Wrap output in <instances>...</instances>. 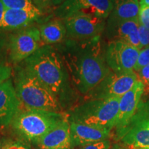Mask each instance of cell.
<instances>
[{
	"instance_id": "1",
	"label": "cell",
	"mask_w": 149,
	"mask_h": 149,
	"mask_svg": "<svg viewBox=\"0 0 149 149\" xmlns=\"http://www.w3.org/2000/svg\"><path fill=\"white\" fill-rule=\"evenodd\" d=\"M59 53L74 86L82 94L90 93L111 71L100 37L84 40L68 39Z\"/></svg>"
},
{
	"instance_id": "2",
	"label": "cell",
	"mask_w": 149,
	"mask_h": 149,
	"mask_svg": "<svg viewBox=\"0 0 149 149\" xmlns=\"http://www.w3.org/2000/svg\"><path fill=\"white\" fill-rule=\"evenodd\" d=\"M22 62V66L56 96L60 93L66 81V70L59 52L53 46H42Z\"/></svg>"
},
{
	"instance_id": "3",
	"label": "cell",
	"mask_w": 149,
	"mask_h": 149,
	"mask_svg": "<svg viewBox=\"0 0 149 149\" xmlns=\"http://www.w3.org/2000/svg\"><path fill=\"white\" fill-rule=\"evenodd\" d=\"M66 120V115L59 112L21 107L10 124L15 134L22 141L36 144L50 130Z\"/></svg>"
},
{
	"instance_id": "4",
	"label": "cell",
	"mask_w": 149,
	"mask_h": 149,
	"mask_svg": "<svg viewBox=\"0 0 149 149\" xmlns=\"http://www.w3.org/2000/svg\"><path fill=\"white\" fill-rule=\"evenodd\" d=\"M14 86L22 107L29 109L59 112L57 96L22 66L15 68Z\"/></svg>"
},
{
	"instance_id": "5",
	"label": "cell",
	"mask_w": 149,
	"mask_h": 149,
	"mask_svg": "<svg viewBox=\"0 0 149 149\" xmlns=\"http://www.w3.org/2000/svg\"><path fill=\"white\" fill-rule=\"evenodd\" d=\"M120 97L91 99L78 106L70 114V122L111 131L116 124Z\"/></svg>"
},
{
	"instance_id": "6",
	"label": "cell",
	"mask_w": 149,
	"mask_h": 149,
	"mask_svg": "<svg viewBox=\"0 0 149 149\" xmlns=\"http://www.w3.org/2000/svg\"><path fill=\"white\" fill-rule=\"evenodd\" d=\"M117 134L130 148L149 147V104H139L128 124Z\"/></svg>"
},
{
	"instance_id": "7",
	"label": "cell",
	"mask_w": 149,
	"mask_h": 149,
	"mask_svg": "<svg viewBox=\"0 0 149 149\" xmlns=\"http://www.w3.org/2000/svg\"><path fill=\"white\" fill-rule=\"evenodd\" d=\"M66 37L84 40L101 37L105 29V19L83 13H76L63 19Z\"/></svg>"
},
{
	"instance_id": "8",
	"label": "cell",
	"mask_w": 149,
	"mask_h": 149,
	"mask_svg": "<svg viewBox=\"0 0 149 149\" xmlns=\"http://www.w3.org/2000/svg\"><path fill=\"white\" fill-rule=\"evenodd\" d=\"M138 81V76L134 70L116 72L111 71L90 94L92 99H104L118 97L128 92Z\"/></svg>"
},
{
	"instance_id": "9",
	"label": "cell",
	"mask_w": 149,
	"mask_h": 149,
	"mask_svg": "<svg viewBox=\"0 0 149 149\" xmlns=\"http://www.w3.org/2000/svg\"><path fill=\"white\" fill-rule=\"evenodd\" d=\"M43 46L38 28H26L10 37L9 50L11 61L14 64L22 62Z\"/></svg>"
},
{
	"instance_id": "10",
	"label": "cell",
	"mask_w": 149,
	"mask_h": 149,
	"mask_svg": "<svg viewBox=\"0 0 149 149\" xmlns=\"http://www.w3.org/2000/svg\"><path fill=\"white\" fill-rule=\"evenodd\" d=\"M140 50L122 41H110L105 48V59L112 71L134 70Z\"/></svg>"
},
{
	"instance_id": "11",
	"label": "cell",
	"mask_w": 149,
	"mask_h": 149,
	"mask_svg": "<svg viewBox=\"0 0 149 149\" xmlns=\"http://www.w3.org/2000/svg\"><path fill=\"white\" fill-rule=\"evenodd\" d=\"M112 9L111 0H66L57 6L55 15L63 19L73 13H83L105 19L109 17Z\"/></svg>"
},
{
	"instance_id": "12",
	"label": "cell",
	"mask_w": 149,
	"mask_h": 149,
	"mask_svg": "<svg viewBox=\"0 0 149 149\" xmlns=\"http://www.w3.org/2000/svg\"><path fill=\"white\" fill-rule=\"evenodd\" d=\"M144 93V86L138 80L133 88L121 97L118 116L115 126L117 133L125 127L135 115Z\"/></svg>"
},
{
	"instance_id": "13",
	"label": "cell",
	"mask_w": 149,
	"mask_h": 149,
	"mask_svg": "<svg viewBox=\"0 0 149 149\" xmlns=\"http://www.w3.org/2000/svg\"><path fill=\"white\" fill-rule=\"evenodd\" d=\"M139 19L120 22H107V35L110 41H122L141 50L139 38Z\"/></svg>"
},
{
	"instance_id": "14",
	"label": "cell",
	"mask_w": 149,
	"mask_h": 149,
	"mask_svg": "<svg viewBox=\"0 0 149 149\" xmlns=\"http://www.w3.org/2000/svg\"><path fill=\"white\" fill-rule=\"evenodd\" d=\"M21 107L15 86L9 79L0 86V127L10 124Z\"/></svg>"
},
{
	"instance_id": "15",
	"label": "cell",
	"mask_w": 149,
	"mask_h": 149,
	"mask_svg": "<svg viewBox=\"0 0 149 149\" xmlns=\"http://www.w3.org/2000/svg\"><path fill=\"white\" fill-rule=\"evenodd\" d=\"M36 145L40 149H72L70 122L68 119L56 126L40 140Z\"/></svg>"
},
{
	"instance_id": "16",
	"label": "cell",
	"mask_w": 149,
	"mask_h": 149,
	"mask_svg": "<svg viewBox=\"0 0 149 149\" xmlns=\"http://www.w3.org/2000/svg\"><path fill=\"white\" fill-rule=\"evenodd\" d=\"M72 148L107 139L110 130L101 129L80 123L70 122Z\"/></svg>"
},
{
	"instance_id": "17",
	"label": "cell",
	"mask_w": 149,
	"mask_h": 149,
	"mask_svg": "<svg viewBox=\"0 0 149 149\" xmlns=\"http://www.w3.org/2000/svg\"><path fill=\"white\" fill-rule=\"evenodd\" d=\"M43 15L39 9H8L6 10L1 29L15 30L26 28L37 21Z\"/></svg>"
},
{
	"instance_id": "18",
	"label": "cell",
	"mask_w": 149,
	"mask_h": 149,
	"mask_svg": "<svg viewBox=\"0 0 149 149\" xmlns=\"http://www.w3.org/2000/svg\"><path fill=\"white\" fill-rule=\"evenodd\" d=\"M113 9L108 22L137 19L139 17L138 0H111Z\"/></svg>"
},
{
	"instance_id": "19",
	"label": "cell",
	"mask_w": 149,
	"mask_h": 149,
	"mask_svg": "<svg viewBox=\"0 0 149 149\" xmlns=\"http://www.w3.org/2000/svg\"><path fill=\"white\" fill-rule=\"evenodd\" d=\"M44 45H50L62 42L66 37L64 22L61 19H53L42 24L39 28Z\"/></svg>"
},
{
	"instance_id": "20",
	"label": "cell",
	"mask_w": 149,
	"mask_h": 149,
	"mask_svg": "<svg viewBox=\"0 0 149 149\" xmlns=\"http://www.w3.org/2000/svg\"><path fill=\"white\" fill-rule=\"evenodd\" d=\"M8 9H24V10H35L38 9L33 4L31 0H1Z\"/></svg>"
},
{
	"instance_id": "21",
	"label": "cell",
	"mask_w": 149,
	"mask_h": 149,
	"mask_svg": "<svg viewBox=\"0 0 149 149\" xmlns=\"http://www.w3.org/2000/svg\"><path fill=\"white\" fill-rule=\"evenodd\" d=\"M149 64V46L141 48L134 68V71L138 72L141 68Z\"/></svg>"
},
{
	"instance_id": "22",
	"label": "cell",
	"mask_w": 149,
	"mask_h": 149,
	"mask_svg": "<svg viewBox=\"0 0 149 149\" xmlns=\"http://www.w3.org/2000/svg\"><path fill=\"white\" fill-rule=\"evenodd\" d=\"M138 19L141 25L149 29V6L139 4Z\"/></svg>"
},
{
	"instance_id": "23",
	"label": "cell",
	"mask_w": 149,
	"mask_h": 149,
	"mask_svg": "<svg viewBox=\"0 0 149 149\" xmlns=\"http://www.w3.org/2000/svg\"><path fill=\"white\" fill-rule=\"evenodd\" d=\"M13 70L10 65L0 61V86L6 81L10 79Z\"/></svg>"
},
{
	"instance_id": "24",
	"label": "cell",
	"mask_w": 149,
	"mask_h": 149,
	"mask_svg": "<svg viewBox=\"0 0 149 149\" xmlns=\"http://www.w3.org/2000/svg\"><path fill=\"white\" fill-rule=\"evenodd\" d=\"M138 80L144 86V92L149 93V64L138 72Z\"/></svg>"
},
{
	"instance_id": "25",
	"label": "cell",
	"mask_w": 149,
	"mask_h": 149,
	"mask_svg": "<svg viewBox=\"0 0 149 149\" xmlns=\"http://www.w3.org/2000/svg\"><path fill=\"white\" fill-rule=\"evenodd\" d=\"M0 149H31V148L26 141H8L0 147Z\"/></svg>"
},
{
	"instance_id": "26",
	"label": "cell",
	"mask_w": 149,
	"mask_h": 149,
	"mask_svg": "<svg viewBox=\"0 0 149 149\" xmlns=\"http://www.w3.org/2000/svg\"><path fill=\"white\" fill-rule=\"evenodd\" d=\"M139 38L141 47L144 48L149 46V29L139 23L138 27Z\"/></svg>"
},
{
	"instance_id": "27",
	"label": "cell",
	"mask_w": 149,
	"mask_h": 149,
	"mask_svg": "<svg viewBox=\"0 0 149 149\" xmlns=\"http://www.w3.org/2000/svg\"><path fill=\"white\" fill-rule=\"evenodd\" d=\"M111 148V142L106 139V140L97 141V142L92 143V144H87L86 146L81 147L80 149H110Z\"/></svg>"
},
{
	"instance_id": "28",
	"label": "cell",
	"mask_w": 149,
	"mask_h": 149,
	"mask_svg": "<svg viewBox=\"0 0 149 149\" xmlns=\"http://www.w3.org/2000/svg\"><path fill=\"white\" fill-rule=\"evenodd\" d=\"M33 4L37 7L39 10L43 13L44 10H47L53 6L51 0H31Z\"/></svg>"
},
{
	"instance_id": "29",
	"label": "cell",
	"mask_w": 149,
	"mask_h": 149,
	"mask_svg": "<svg viewBox=\"0 0 149 149\" xmlns=\"http://www.w3.org/2000/svg\"><path fill=\"white\" fill-rule=\"evenodd\" d=\"M6 10V8L5 6L3 5L2 1L0 0V29H1V26H2L3 17H4Z\"/></svg>"
},
{
	"instance_id": "30",
	"label": "cell",
	"mask_w": 149,
	"mask_h": 149,
	"mask_svg": "<svg viewBox=\"0 0 149 149\" xmlns=\"http://www.w3.org/2000/svg\"><path fill=\"white\" fill-rule=\"evenodd\" d=\"M66 1V0H51V3L53 6H59Z\"/></svg>"
},
{
	"instance_id": "31",
	"label": "cell",
	"mask_w": 149,
	"mask_h": 149,
	"mask_svg": "<svg viewBox=\"0 0 149 149\" xmlns=\"http://www.w3.org/2000/svg\"><path fill=\"white\" fill-rule=\"evenodd\" d=\"M139 4H144L149 6V0H141Z\"/></svg>"
},
{
	"instance_id": "32",
	"label": "cell",
	"mask_w": 149,
	"mask_h": 149,
	"mask_svg": "<svg viewBox=\"0 0 149 149\" xmlns=\"http://www.w3.org/2000/svg\"><path fill=\"white\" fill-rule=\"evenodd\" d=\"M135 149H149V147H147V148H135Z\"/></svg>"
},
{
	"instance_id": "33",
	"label": "cell",
	"mask_w": 149,
	"mask_h": 149,
	"mask_svg": "<svg viewBox=\"0 0 149 149\" xmlns=\"http://www.w3.org/2000/svg\"><path fill=\"white\" fill-rule=\"evenodd\" d=\"M115 149H126V148H115Z\"/></svg>"
}]
</instances>
